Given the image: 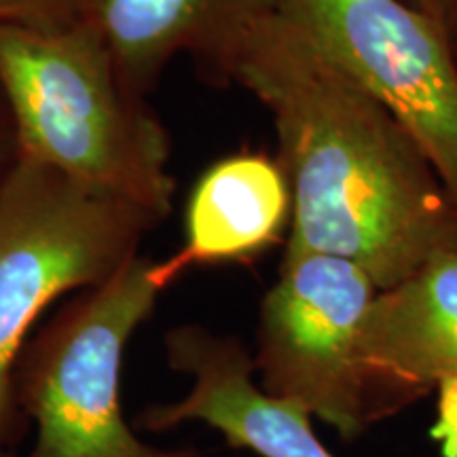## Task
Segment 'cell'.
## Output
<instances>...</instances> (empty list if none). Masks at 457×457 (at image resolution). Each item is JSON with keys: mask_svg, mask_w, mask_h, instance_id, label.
<instances>
[{"mask_svg": "<svg viewBox=\"0 0 457 457\" xmlns=\"http://www.w3.org/2000/svg\"><path fill=\"white\" fill-rule=\"evenodd\" d=\"M276 7L278 0H89L87 20L123 81L142 94L180 54L214 72L245 28Z\"/></svg>", "mask_w": 457, "mask_h": 457, "instance_id": "9", "label": "cell"}, {"mask_svg": "<svg viewBox=\"0 0 457 457\" xmlns=\"http://www.w3.org/2000/svg\"><path fill=\"white\" fill-rule=\"evenodd\" d=\"M89 0H0V21L57 30L87 20Z\"/></svg>", "mask_w": 457, "mask_h": 457, "instance_id": "11", "label": "cell"}, {"mask_svg": "<svg viewBox=\"0 0 457 457\" xmlns=\"http://www.w3.org/2000/svg\"><path fill=\"white\" fill-rule=\"evenodd\" d=\"M407 3L441 24L457 49V0H407Z\"/></svg>", "mask_w": 457, "mask_h": 457, "instance_id": "13", "label": "cell"}, {"mask_svg": "<svg viewBox=\"0 0 457 457\" xmlns=\"http://www.w3.org/2000/svg\"><path fill=\"white\" fill-rule=\"evenodd\" d=\"M455 51H457V49H455Z\"/></svg>", "mask_w": 457, "mask_h": 457, "instance_id": "15", "label": "cell"}, {"mask_svg": "<svg viewBox=\"0 0 457 457\" xmlns=\"http://www.w3.org/2000/svg\"><path fill=\"white\" fill-rule=\"evenodd\" d=\"M432 438L445 457H457V369L438 381V417Z\"/></svg>", "mask_w": 457, "mask_h": 457, "instance_id": "12", "label": "cell"}, {"mask_svg": "<svg viewBox=\"0 0 457 457\" xmlns=\"http://www.w3.org/2000/svg\"><path fill=\"white\" fill-rule=\"evenodd\" d=\"M145 210L17 155L0 180V447L20 438L13 369L37 318L134 259L155 225Z\"/></svg>", "mask_w": 457, "mask_h": 457, "instance_id": "4", "label": "cell"}, {"mask_svg": "<svg viewBox=\"0 0 457 457\" xmlns=\"http://www.w3.org/2000/svg\"><path fill=\"white\" fill-rule=\"evenodd\" d=\"M170 284L162 261L134 256L21 350L11 387L38 428L30 457H199L142 443L121 409L125 345Z\"/></svg>", "mask_w": 457, "mask_h": 457, "instance_id": "3", "label": "cell"}, {"mask_svg": "<svg viewBox=\"0 0 457 457\" xmlns=\"http://www.w3.org/2000/svg\"><path fill=\"white\" fill-rule=\"evenodd\" d=\"M278 11L396 119L457 210V51L407 0H278Z\"/></svg>", "mask_w": 457, "mask_h": 457, "instance_id": "5", "label": "cell"}, {"mask_svg": "<svg viewBox=\"0 0 457 457\" xmlns=\"http://www.w3.org/2000/svg\"><path fill=\"white\" fill-rule=\"evenodd\" d=\"M360 356L373 387L426 390L457 369V250L434 254L404 282L379 290Z\"/></svg>", "mask_w": 457, "mask_h": 457, "instance_id": "8", "label": "cell"}, {"mask_svg": "<svg viewBox=\"0 0 457 457\" xmlns=\"http://www.w3.org/2000/svg\"><path fill=\"white\" fill-rule=\"evenodd\" d=\"M214 74L262 102L293 188L284 261L330 254L379 290L457 250V210L411 136L278 7L245 28Z\"/></svg>", "mask_w": 457, "mask_h": 457, "instance_id": "1", "label": "cell"}, {"mask_svg": "<svg viewBox=\"0 0 457 457\" xmlns=\"http://www.w3.org/2000/svg\"><path fill=\"white\" fill-rule=\"evenodd\" d=\"M0 457H15V455L11 453L9 447H0Z\"/></svg>", "mask_w": 457, "mask_h": 457, "instance_id": "14", "label": "cell"}, {"mask_svg": "<svg viewBox=\"0 0 457 457\" xmlns=\"http://www.w3.org/2000/svg\"><path fill=\"white\" fill-rule=\"evenodd\" d=\"M171 369L193 377L191 392L170 404H151L138 426L163 432L185 421H204L231 447L261 457H333L312 430L310 413L293 400L254 384V362L244 345L202 327H179L165 335Z\"/></svg>", "mask_w": 457, "mask_h": 457, "instance_id": "7", "label": "cell"}, {"mask_svg": "<svg viewBox=\"0 0 457 457\" xmlns=\"http://www.w3.org/2000/svg\"><path fill=\"white\" fill-rule=\"evenodd\" d=\"M293 220V188L278 159L239 153L216 162L193 188L187 239L163 270L176 282L195 265L242 261L276 244Z\"/></svg>", "mask_w": 457, "mask_h": 457, "instance_id": "10", "label": "cell"}, {"mask_svg": "<svg viewBox=\"0 0 457 457\" xmlns=\"http://www.w3.org/2000/svg\"><path fill=\"white\" fill-rule=\"evenodd\" d=\"M0 87L20 155L145 210L170 214L174 179L163 125L123 81L89 20L57 30L0 21Z\"/></svg>", "mask_w": 457, "mask_h": 457, "instance_id": "2", "label": "cell"}, {"mask_svg": "<svg viewBox=\"0 0 457 457\" xmlns=\"http://www.w3.org/2000/svg\"><path fill=\"white\" fill-rule=\"evenodd\" d=\"M377 288L356 262L330 254L284 261L261 305L262 390L293 400L343 436L367 420L373 392L360 341Z\"/></svg>", "mask_w": 457, "mask_h": 457, "instance_id": "6", "label": "cell"}]
</instances>
